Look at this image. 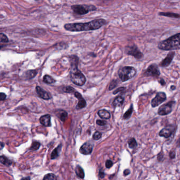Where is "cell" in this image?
<instances>
[{"label": "cell", "instance_id": "cell-1", "mask_svg": "<svg viewBox=\"0 0 180 180\" xmlns=\"http://www.w3.org/2000/svg\"><path fill=\"white\" fill-rule=\"evenodd\" d=\"M107 23L106 20L97 18L86 23H68L64 26L65 29L71 32H81L93 31L100 29Z\"/></svg>", "mask_w": 180, "mask_h": 180}, {"label": "cell", "instance_id": "cell-2", "mask_svg": "<svg viewBox=\"0 0 180 180\" xmlns=\"http://www.w3.org/2000/svg\"><path fill=\"white\" fill-rule=\"evenodd\" d=\"M70 79L75 85L82 86L86 82V78L81 71L78 69L79 58L76 55H73L70 57Z\"/></svg>", "mask_w": 180, "mask_h": 180}, {"label": "cell", "instance_id": "cell-3", "mask_svg": "<svg viewBox=\"0 0 180 180\" xmlns=\"http://www.w3.org/2000/svg\"><path fill=\"white\" fill-rule=\"evenodd\" d=\"M180 33H177L166 40L162 41L158 44V49L164 51L180 49Z\"/></svg>", "mask_w": 180, "mask_h": 180}, {"label": "cell", "instance_id": "cell-4", "mask_svg": "<svg viewBox=\"0 0 180 180\" xmlns=\"http://www.w3.org/2000/svg\"><path fill=\"white\" fill-rule=\"evenodd\" d=\"M137 74V70L136 69L131 66H125L120 68L118 75L119 78L123 82L127 81L135 76Z\"/></svg>", "mask_w": 180, "mask_h": 180}, {"label": "cell", "instance_id": "cell-5", "mask_svg": "<svg viewBox=\"0 0 180 180\" xmlns=\"http://www.w3.org/2000/svg\"><path fill=\"white\" fill-rule=\"evenodd\" d=\"M71 9L74 13L79 15H86L90 12L97 10V7L94 5L87 4H77L71 6Z\"/></svg>", "mask_w": 180, "mask_h": 180}, {"label": "cell", "instance_id": "cell-6", "mask_svg": "<svg viewBox=\"0 0 180 180\" xmlns=\"http://www.w3.org/2000/svg\"><path fill=\"white\" fill-rule=\"evenodd\" d=\"M125 53L129 55L133 56L137 60H141L143 58V53L135 44L127 45L125 49Z\"/></svg>", "mask_w": 180, "mask_h": 180}, {"label": "cell", "instance_id": "cell-7", "mask_svg": "<svg viewBox=\"0 0 180 180\" xmlns=\"http://www.w3.org/2000/svg\"><path fill=\"white\" fill-rule=\"evenodd\" d=\"M175 104V102L174 101H169V102L163 104L158 108V113L161 116H165L170 114L172 112Z\"/></svg>", "mask_w": 180, "mask_h": 180}, {"label": "cell", "instance_id": "cell-8", "mask_svg": "<svg viewBox=\"0 0 180 180\" xmlns=\"http://www.w3.org/2000/svg\"><path fill=\"white\" fill-rule=\"evenodd\" d=\"M144 75L146 77H158L160 75L158 65L156 63H153L150 65L144 73Z\"/></svg>", "mask_w": 180, "mask_h": 180}, {"label": "cell", "instance_id": "cell-9", "mask_svg": "<svg viewBox=\"0 0 180 180\" xmlns=\"http://www.w3.org/2000/svg\"><path fill=\"white\" fill-rule=\"evenodd\" d=\"M166 95L164 92H158L156 95L151 101L152 107H156L161 105L166 100Z\"/></svg>", "mask_w": 180, "mask_h": 180}, {"label": "cell", "instance_id": "cell-10", "mask_svg": "<svg viewBox=\"0 0 180 180\" xmlns=\"http://www.w3.org/2000/svg\"><path fill=\"white\" fill-rule=\"evenodd\" d=\"M175 55V51H170L167 56L160 63V66L162 67H167L170 65L172 63L174 56Z\"/></svg>", "mask_w": 180, "mask_h": 180}, {"label": "cell", "instance_id": "cell-11", "mask_svg": "<svg viewBox=\"0 0 180 180\" xmlns=\"http://www.w3.org/2000/svg\"><path fill=\"white\" fill-rule=\"evenodd\" d=\"M74 95L78 99V103L76 106V109H81L86 107L87 106V103L85 99L81 95V94L79 92H76L74 93Z\"/></svg>", "mask_w": 180, "mask_h": 180}, {"label": "cell", "instance_id": "cell-12", "mask_svg": "<svg viewBox=\"0 0 180 180\" xmlns=\"http://www.w3.org/2000/svg\"><path fill=\"white\" fill-rule=\"evenodd\" d=\"M93 145L90 142H86L80 148V152L84 155L90 154L92 152Z\"/></svg>", "mask_w": 180, "mask_h": 180}, {"label": "cell", "instance_id": "cell-13", "mask_svg": "<svg viewBox=\"0 0 180 180\" xmlns=\"http://www.w3.org/2000/svg\"><path fill=\"white\" fill-rule=\"evenodd\" d=\"M36 92L39 97L44 100H49L52 98L51 95L49 92L44 90L39 86L36 87Z\"/></svg>", "mask_w": 180, "mask_h": 180}, {"label": "cell", "instance_id": "cell-14", "mask_svg": "<svg viewBox=\"0 0 180 180\" xmlns=\"http://www.w3.org/2000/svg\"><path fill=\"white\" fill-rule=\"evenodd\" d=\"M41 124L45 127H50L51 126V116L49 114L44 115L40 118Z\"/></svg>", "mask_w": 180, "mask_h": 180}, {"label": "cell", "instance_id": "cell-15", "mask_svg": "<svg viewBox=\"0 0 180 180\" xmlns=\"http://www.w3.org/2000/svg\"><path fill=\"white\" fill-rule=\"evenodd\" d=\"M124 98L121 96H118L114 99L112 105L114 107L121 106L123 104H124Z\"/></svg>", "mask_w": 180, "mask_h": 180}, {"label": "cell", "instance_id": "cell-16", "mask_svg": "<svg viewBox=\"0 0 180 180\" xmlns=\"http://www.w3.org/2000/svg\"><path fill=\"white\" fill-rule=\"evenodd\" d=\"M97 114L100 117L104 119H108L110 118V113L106 109L99 110L98 111Z\"/></svg>", "mask_w": 180, "mask_h": 180}, {"label": "cell", "instance_id": "cell-17", "mask_svg": "<svg viewBox=\"0 0 180 180\" xmlns=\"http://www.w3.org/2000/svg\"><path fill=\"white\" fill-rule=\"evenodd\" d=\"M56 115L61 121H65L68 116V113L65 110L60 109L56 111Z\"/></svg>", "mask_w": 180, "mask_h": 180}, {"label": "cell", "instance_id": "cell-18", "mask_svg": "<svg viewBox=\"0 0 180 180\" xmlns=\"http://www.w3.org/2000/svg\"><path fill=\"white\" fill-rule=\"evenodd\" d=\"M172 134V130L169 129H163L159 133V135L165 138H169Z\"/></svg>", "mask_w": 180, "mask_h": 180}, {"label": "cell", "instance_id": "cell-19", "mask_svg": "<svg viewBox=\"0 0 180 180\" xmlns=\"http://www.w3.org/2000/svg\"><path fill=\"white\" fill-rule=\"evenodd\" d=\"M61 148H62V145L60 144L58 145V147H56L54 149V150L52 151L51 154V160L55 159L59 156V153L61 151Z\"/></svg>", "mask_w": 180, "mask_h": 180}, {"label": "cell", "instance_id": "cell-20", "mask_svg": "<svg viewBox=\"0 0 180 180\" xmlns=\"http://www.w3.org/2000/svg\"><path fill=\"white\" fill-rule=\"evenodd\" d=\"M158 15L161 16H164L169 18H180V15L179 14H177L175 13H171V12H160L158 13Z\"/></svg>", "mask_w": 180, "mask_h": 180}, {"label": "cell", "instance_id": "cell-21", "mask_svg": "<svg viewBox=\"0 0 180 180\" xmlns=\"http://www.w3.org/2000/svg\"><path fill=\"white\" fill-rule=\"evenodd\" d=\"M37 70H28L24 73V76L26 78V79H32V78L34 77L37 75Z\"/></svg>", "mask_w": 180, "mask_h": 180}, {"label": "cell", "instance_id": "cell-22", "mask_svg": "<svg viewBox=\"0 0 180 180\" xmlns=\"http://www.w3.org/2000/svg\"><path fill=\"white\" fill-rule=\"evenodd\" d=\"M0 162L4 165L7 166H10L12 164V162L11 160H10L6 156L3 155L0 156Z\"/></svg>", "mask_w": 180, "mask_h": 180}, {"label": "cell", "instance_id": "cell-23", "mask_svg": "<svg viewBox=\"0 0 180 180\" xmlns=\"http://www.w3.org/2000/svg\"><path fill=\"white\" fill-rule=\"evenodd\" d=\"M75 172L78 177L81 179H84L85 177V173L84 169L80 166L77 165L75 169Z\"/></svg>", "mask_w": 180, "mask_h": 180}, {"label": "cell", "instance_id": "cell-24", "mask_svg": "<svg viewBox=\"0 0 180 180\" xmlns=\"http://www.w3.org/2000/svg\"><path fill=\"white\" fill-rule=\"evenodd\" d=\"M43 81L47 84H53L55 82V80L49 75H45L43 78Z\"/></svg>", "mask_w": 180, "mask_h": 180}, {"label": "cell", "instance_id": "cell-25", "mask_svg": "<svg viewBox=\"0 0 180 180\" xmlns=\"http://www.w3.org/2000/svg\"><path fill=\"white\" fill-rule=\"evenodd\" d=\"M133 111V104H131L130 108H129V110H127L125 114L123 115V119H127L129 118L131 116L132 114Z\"/></svg>", "mask_w": 180, "mask_h": 180}, {"label": "cell", "instance_id": "cell-26", "mask_svg": "<svg viewBox=\"0 0 180 180\" xmlns=\"http://www.w3.org/2000/svg\"><path fill=\"white\" fill-rule=\"evenodd\" d=\"M43 180H57V178L54 174L49 173L44 175Z\"/></svg>", "mask_w": 180, "mask_h": 180}, {"label": "cell", "instance_id": "cell-27", "mask_svg": "<svg viewBox=\"0 0 180 180\" xmlns=\"http://www.w3.org/2000/svg\"><path fill=\"white\" fill-rule=\"evenodd\" d=\"M40 143H39L38 142H33L31 145V146L30 147V150H32V151H37L40 148Z\"/></svg>", "mask_w": 180, "mask_h": 180}, {"label": "cell", "instance_id": "cell-28", "mask_svg": "<svg viewBox=\"0 0 180 180\" xmlns=\"http://www.w3.org/2000/svg\"><path fill=\"white\" fill-rule=\"evenodd\" d=\"M63 91L66 93H75L76 92L75 88L71 86H65L63 87Z\"/></svg>", "mask_w": 180, "mask_h": 180}, {"label": "cell", "instance_id": "cell-29", "mask_svg": "<svg viewBox=\"0 0 180 180\" xmlns=\"http://www.w3.org/2000/svg\"><path fill=\"white\" fill-rule=\"evenodd\" d=\"M128 143H129V147L131 148H133L136 147V146L137 145V143L136 142V140L134 138H131L129 140Z\"/></svg>", "mask_w": 180, "mask_h": 180}, {"label": "cell", "instance_id": "cell-30", "mask_svg": "<svg viewBox=\"0 0 180 180\" xmlns=\"http://www.w3.org/2000/svg\"><path fill=\"white\" fill-rule=\"evenodd\" d=\"M9 42V39L7 36L2 33H0V42L7 43Z\"/></svg>", "mask_w": 180, "mask_h": 180}, {"label": "cell", "instance_id": "cell-31", "mask_svg": "<svg viewBox=\"0 0 180 180\" xmlns=\"http://www.w3.org/2000/svg\"><path fill=\"white\" fill-rule=\"evenodd\" d=\"M117 86V80H113L110 82V85L109 86V90H111L113 89L116 88Z\"/></svg>", "mask_w": 180, "mask_h": 180}, {"label": "cell", "instance_id": "cell-32", "mask_svg": "<svg viewBox=\"0 0 180 180\" xmlns=\"http://www.w3.org/2000/svg\"><path fill=\"white\" fill-rule=\"evenodd\" d=\"M102 136V134L101 133L99 132H96L93 135V138L94 140H99L100 138H101Z\"/></svg>", "mask_w": 180, "mask_h": 180}, {"label": "cell", "instance_id": "cell-33", "mask_svg": "<svg viewBox=\"0 0 180 180\" xmlns=\"http://www.w3.org/2000/svg\"><path fill=\"white\" fill-rule=\"evenodd\" d=\"M126 88L124 87H119L116 90H115L114 92H113V94L114 95H116L118 94V92H123L124 91H125Z\"/></svg>", "mask_w": 180, "mask_h": 180}, {"label": "cell", "instance_id": "cell-34", "mask_svg": "<svg viewBox=\"0 0 180 180\" xmlns=\"http://www.w3.org/2000/svg\"><path fill=\"white\" fill-rule=\"evenodd\" d=\"M107 121H103V120H97L96 121V124L98 125L99 126H104V125H106L107 124Z\"/></svg>", "mask_w": 180, "mask_h": 180}, {"label": "cell", "instance_id": "cell-35", "mask_svg": "<svg viewBox=\"0 0 180 180\" xmlns=\"http://www.w3.org/2000/svg\"><path fill=\"white\" fill-rule=\"evenodd\" d=\"M113 165V163L111 161V160H107L106 162V167L107 168H110Z\"/></svg>", "mask_w": 180, "mask_h": 180}, {"label": "cell", "instance_id": "cell-36", "mask_svg": "<svg viewBox=\"0 0 180 180\" xmlns=\"http://www.w3.org/2000/svg\"><path fill=\"white\" fill-rule=\"evenodd\" d=\"M7 95L3 92H0V101H3L6 99Z\"/></svg>", "mask_w": 180, "mask_h": 180}, {"label": "cell", "instance_id": "cell-37", "mask_svg": "<svg viewBox=\"0 0 180 180\" xmlns=\"http://www.w3.org/2000/svg\"><path fill=\"white\" fill-rule=\"evenodd\" d=\"M169 157L170 158L173 159L175 157V152L174 151H171L169 153Z\"/></svg>", "mask_w": 180, "mask_h": 180}, {"label": "cell", "instance_id": "cell-38", "mask_svg": "<svg viewBox=\"0 0 180 180\" xmlns=\"http://www.w3.org/2000/svg\"><path fill=\"white\" fill-rule=\"evenodd\" d=\"M99 177H100L101 179H103L105 177V173L102 171H100L99 173Z\"/></svg>", "mask_w": 180, "mask_h": 180}, {"label": "cell", "instance_id": "cell-39", "mask_svg": "<svg viewBox=\"0 0 180 180\" xmlns=\"http://www.w3.org/2000/svg\"><path fill=\"white\" fill-rule=\"evenodd\" d=\"M164 155L162 154V153H160L158 155V160L159 161H161L162 158H163Z\"/></svg>", "mask_w": 180, "mask_h": 180}, {"label": "cell", "instance_id": "cell-40", "mask_svg": "<svg viewBox=\"0 0 180 180\" xmlns=\"http://www.w3.org/2000/svg\"><path fill=\"white\" fill-rule=\"evenodd\" d=\"M130 173V171L129 169H125V171H124V176H127Z\"/></svg>", "mask_w": 180, "mask_h": 180}, {"label": "cell", "instance_id": "cell-41", "mask_svg": "<svg viewBox=\"0 0 180 180\" xmlns=\"http://www.w3.org/2000/svg\"><path fill=\"white\" fill-rule=\"evenodd\" d=\"M160 83L161 84V85H162V86H164V85L166 84L165 81V80H164L163 79H160Z\"/></svg>", "mask_w": 180, "mask_h": 180}, {"label": "cell", "instance_id": "cell-42", "mask_svg": "<svg viewBox=\"0 0 180 180\" xmlns=\"http://www.w3.org/2000/svg\"><path fill=\"white\" fill-rule=\"evenodd\" d=\"M4 146V144L0 142V150H2Z\"/></svg>", "mask_w": 180, "mask_h": 180}, {"label": "cell", "instance_id": "cell-43", "mask_svg": "<svg viewBox=\"0 0 180 180\" xmlns=\"http://www.w3.org/2000/svg\"><path fill=\"white\" fill-rule=\"evenodd\" d=\"M20 180H30V177H28L22 178Z\"/></svg>", "mask_w": 180, "mask_h": 180}, {"label": "cell", "instance_id": "cell-44", "mask_svg": "<svg viewBox=\"0 0 180 180\" xmlns=\"http://www.w3.org/2000/svg\"><path fill=\"white\" fill-rule=\"evenodd\" d=\"M171 89L172 90H175V89H176V87H175V86H172L171 87Z\"/></svg>", "mask_w": 180, "mask_h": 180}, {"label": "cell", "instance_id": "cell-45", "mask_svg": "<svg viewBox=\"0 0 180 180\" xmlns=\"http://www.w3.org/2000/svg\"><path fill=\"white\" fill-rule=\"evenodd\" d=\"M3 47V46L2 45H0V49H1V48Z\"/></svg>", "mask_w": 180, "mask_h": 180}]
</instances>
